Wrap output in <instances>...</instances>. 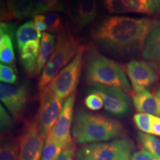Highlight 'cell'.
Returning a JSON list of instances; mask_svg holds the SVG:
<instances>
[{"mask_svg":"<svg viewBox=\"0 0 160 160\" xmlns=\"http://www.w3.org/2000/svg\"><path fill=\"white\" fill-rule=\"evenodd\" d=\"M85 105L91 111H99L104 106L103 100L99 95L89 93L85 99Z\"/></svg>","mask_w":160,"mask_h":160,"instance_id":"29","label":"cell"},{"mask_svg":"<svg viewBox=\"0 0 160 160\" xmlns=\"http://www.w3.org/2000/svg\"><path fill=\"white\" fill-rule=\"evenodd\" d=\"M46 138L38 128L37 120L26 123L19 139V160H41Z\"/></svg>","mask_w":160,"mask_h":160,"instance_id":"8","label":"cell"},{"mask_svg":"<svg viewBox=\"0 0 160 160\" xmlns=\"http://www.w3.org/2000/svg\"><path fill=\"white\" fill-rule=\"evenodd\" d=\"M42 32L37 29L34 22L28 21L24 23L17 30L16 42L19 51L22 50L25 44L31 41L40 42L42 39Z\"/></svg>","mask_w":160,"mask_h":160,"instance_id":"21","label":"cell"},{"mask_svg":"<svg viewBox=\"0 0 160 160\" xmlns=\"http://www.w3.org/2000/svg\"><path fill=\"white\" fill-rule=\"evenodd\" d=\"M0 80L2 83L13 85L17 81V75L13 68L1 64L0 65Z\"/></svg>","mask_w":160,"mask_h":160,"instance_id":"28","label":"cell"},{"mask_svg":"<svg viewBox=\"0 0 160 160\" xmlns=\"http://www.w3.org/2000/svg\"><path fill=\"white\" fill-rule=\"evenodd\" d=\"M33 10L32 17L43 15L53 11H62L63 9L62 0H33Z\"/></svg>","mask_w":160,"mask_h":160,"instance_id":"23","label":"cell"},{"mask_svg":"<svg viewBox=\"0 0 160 160\" xmlns=\"http://www.w3.org/2000/svg\"><path fill=\"white\" fill-rule=\"evenodd\" d=\"M137 139L143 148L151 153L156 159L160 160V140L148 133L138 132Z\"/></svg>","mask_w":160,"mask_h":160,"instance_id":"24","label":"cell"},{"mask_svg":"<svg viewBox=\"0 0 160 160\" xmlns=\"http://www.w3.org/2000/svg\"><path fill=\"white\" fill-rule=\"evenodd\" d=\"M142 55L160 72V19L146 39Z\"/></svg>","mask_w":160,"mask_h":160,"instance_id":"15","label":"cell"},{"mask_svg":"<svg viewBox=\"0 0 160 160\" xmlns=\"http://www.w3.org/2000/svg\"><path fill=\"white\" fill-rule=\"evenodd\" d=\"M153 115L139 113L134 115L133 120L137 127L145 133H151V124Z\"/></svg>","mask_w":160,"mask_h":160,"instance_id":"27","label":"cell"},{"mask_svg":"<svg viewBox=\"0 0 160 160\" xmlns=\"http://www.w3.org/2000/svg\"><path fill=\"white\" fill-rule=\"evenodd\" d=\"M151 134L160 137V117L153 115L152 117Z\"/></svg>","mask_w":160,"mask_h":160,"instance_id":"34","label":"cell"},{"mask_svg":"<svg viewBox=\"0 0 160 160\" xmlns=\"http://www.w3.org/2000/svg\"><path fill=\"white\" fill-rule=\"evenodd\" d=\"M48 33H57L62 31V19L61 16L55 12L43 14Z\"/></svg>","mask_w":160,"mask_h":160,"instance_id":"26","label":"cell"},{"mask_svg":"<svg viewBox=\"0 0 160 160\" xmlns=\"http://www.w3.org/2000/svg\"><path fill=\"white\" fill-rule=\"evenodd\" d=\"M0 120H1V132L5 134L12 128L13 122L12 118L10 117L8 112L6 111L2 105L0 106Z\"/></svg>","mask_w":160,"mask_h":160,"instance_id":"30","label":"cell"},{"mask_svg":"<svg viewBox=\"0 0 160 160\" xmlns=\"http://www.w3.org/2000/svg\"><path fill=\"white\" fill-rule=\"evenodd\" d=\"M63 149L61 144L48 136L45 140L41 160H56Z\"/></svg>","mask_w":160,"mask_h":160,"instance_id":"25","label":"cell"},{"mask_svg":"<svg viewBox=\"0 0 160 160\" xmlns=\"http://www.w3.org/2000/svg\"><path fill=\"white\" fill-rule=\"evenodd\" d=\"M0 99L13 117L19 118L25 109L28 99L27 91L23 87L1 83Z\"/></svg>","mask_w":160,"mask_h":160,"instance_id":"13","label":"cell"},{"mask_svg":"<svg viewBox=\"0 0 160 160\" xmlns=\"http://www.w3.org/2000/svg\"><path fill=\"white\" fill-rule=\"evenodd\" d=\"M33 10V0H7L6 8L2 9L1 19H25L32 16Z\"/></svg>","mask_w":160,"mask_h":160,"instance_id":"16","label":"cell"},{"mask_svg":"<svg viewBox=\"0 0 160 160\" xmlns=\"http://www.w3.org/2000/svg\"><path fill=\"white\" fill-rule=\"evenodd\" d=\"M74 104L75 93H73L65 100L61 113L48 135L49 137L61 144L64 148L73 144L71 131H72L73 118H74L73 117Z\"/></svg>","mask_w":160,"mask_h":160,"instance_id":"10","label":"cell"},{"mask_svg":"<svg viewBox=\"0 0 160 160\" xmlns=\"http://www.w3.org/2000/svg\"><path fill=\"white\" fill-rule=\"evenodd\" d=\"M134 147L131 139L124 137L106 142L92 143L82 147L75 160H131Z\"/></svg>","mask_w":160,"mask_h":160,"instance_id":"5","label":"cell"},{"mask_svg":"<svg viewBox=\"0 0 160 160\" xmlns=\"http://www.w3.org/2000/svg\"><path fill=\"white\" fill-rule=\"evenodd\" d=\"M89 93L99 95L103 100L105 109L113 115H125L131 108L129 97L123 90L105 85H93L91 86Z\"/></svg>","mask_w":160,"mask_h":160,"instance_id":"9","label":"cell"},{"mask_svg":"<svg viewBox=\"0 0 160 160\" xmlns=\"http://www.w3.org/2000/svg\"><path fill=\"white\" fill-rule=\"evenodd\" d=\"M158 20L148 18L110 17L92 32L93 41L103 49L118 54H128L143 50L146 39Z\"/></svg>","mask_w":160,"mask_h":160,"instance_id":"1","label":"cell"},{"mask_svg":"<svg viewBox=\"0 0 160 160\" xmlns=\"http://www.w3.org/2000/svg\"><path fill=\"white\" fill-rule=\"evenodd\" d=\"M97 15V0H79L76 17V23L79 28L88 25L96 19Z\"/></svg>","mask_w":160,"mask_h":160,"instance_id":"20","label":"cell"},{"mask_svg":"<svg viewBox=\"0 0 160 160\" xmlns=\"http://www.w3.org/2000/svg\"><path fill=\"white\" fill-rule=\"evenodd\" d=\"M85 76L91 85L108 86L124 91L131 90V85L122 66L94 49L90 50L88 54Z\"/></svg>","mask_w":160,"mask_h":160,"instance_id":"3","label":"cell"},{"mask_svg":"<svg viewBox=\"0 0 160 160\" xmlns=\"http://www.w3.org/2000/svg\"><path fill=\"white\" fill-rule=\"evenodd\" d=\"M126 72L136 92L146 90L158 79L156 67L143 61L133 60L126 66Z\"/></svg>","mask_w":160,"mask_h":160,"instance_id":"12","label":"cell"},{"mask_svg":"<svg viewBox=\"0 0 160 160\" xmlns=\"http://www.w3.org/2000/svg\"><path fill=\"white\" fill-rule=\"evenodd\" d=\"M56 42H57V36L53 33L44 32L42 36L40 41V47L39 56L37 60V68L36 75H41L44 68L54 50Z\"/></svg>","mask_w":160,"mask_h":160,"instance_id":"19","label":"cell"},{"mask_svg":"<svg viewBox=\"0 0 160 160\" xmlns=\"http://www.w3.org/2000/svg\"><path fill=\"white\" fill-rule=\"evenodd\" d=\"M154 160H159V159H154Z\"/></svg>","mask_w":160,"mask_h":160,"instance_id":"36","label":"cell"},{"mask_svg":"<svg viewBox=\"0 0 160 160\" xmlns=\"http://www.w3.org/2000/svg\"><path fill=\"white\" fill-rule=\"evenodd\" d=\"M64 102L48 88L40 92V106L36 120L39 131L46 139L61 113Z\"/></svg>","mask_w":160,"mask_h":160,"instance_id":"7","label":"cell"},{"mask_svg":"<svg viewBox=\"0 0 160 160\" xmlns=\"http://www.w3.org/2000/svg\"><path fill=\"white\" fill-rule=\"evenodd\" d=\"M15 25L2 22L0 25V61L1 64L15 67L13 39L16 36Z\"/></svg>","mask_w":160,"mask_h":160,"instance_id":"14","label":"cell"},{"mask_svg":"<svg viewBox=\"0 0 160 160\" xmlns=\"http://www.w3.org/2000/svg\"><path fill=\"white\" fill-rule=\"evenodd\" d=\"M74 147L73 144L65 148L56 160H73Z\"/></svg>","mask_w":160,"mask_h":160,"instance_id":"31","label":"cell"},{"mask_svg":"<svg viewBox=\"0 0 160 160\" xmlns=\"http://www.w3.org/2000/svg\"><path fill=\"white\" fill-rule=\"evenodd\" d=\"M33 22H34L37 29L40 32H45L47 31V25H46L43 15H37L33 17Z\"/></svg>","mask_w":160,"mask_h":160,"instance_id":"33","label":"cell"},{"mask_svg":"<svg viewBox=\"0 0 160 160\" xmlns=\"http://www.w3.org/2000/svg\"><path fill=\"white\" fill-rule=\"evenodd\" d=\"M155 158L146 150H141L133 154L131 160H154Z\"/></svg>","mask_w":160,"mask_h":160,"instance_id":"32","label":"cell"},{"mask_svg":"<svg viewBox=\"0 0 160 160\" xmlns=\"http://www.w3.org/2000/svg\"><path fill=\"white\" fill-rule=\"evenodd\" d=\"M40 42L31 41L24 45L20 53V62L28 75L37 73V60L39 56Z\"/></svg>","mask_w":160,"mask_h":160,"instance_id":"18","label":"cell"},{"mask_svg":"<svg viewBox=\"0 0 160 160\" xmlns=\"http://www.w3.org/2000/svg\"><path fill=\"white\" fill-rule=\"evenodd\" d=\"M0 160H19V142L9 136H2Z\"/></svg>","mask_w":160,"mask_h":160,"instance_id":"22","label":"cell"},{"mask_svg":"<svg viewBox=\"0 0 160 160\" xmlns=\"http://www.w3.org/2000/svg\"><path fill=\"white\" fill-rule=\"evenodd\" d=\"M85 51V46H82L71 62L61 70L47 87L59 99L65 100L74 93L81 76Z\"/></svg>","mask_w":160,"mask_h":160,"instance_id":"6","label":"cell"},{"mask_svg":"<svg viewBox=\"0 0 160 160\" xmlns=\"http://www.w3.org/2000/svg\"><path fill=\"white\" fill-rule=\"evenodd\" d=\"M136 110L142 113L160 116V104L157 97L148 90L136 92L133 95Z\"/></svg>","mask_w":160,"mask_h":160,"instance_id":"17","label":"cell"},{"mask_svg":"<svg viewBox=\"0 0 160 160\" xmlns=\"http://www.w3.org/2000/svg\"><path fill=\"white\" fill-rule=\"evenodd\" d=\"M71 133L76 142L82 145L122 138L126 131L117 120L79 110L73 118Z\"/></svg>","mask_w":160,"mask_h":160,"instance_id":"2","label":"cell"},{"mask_svg":"<svg viewBox=\"0 0 160 160\" xmlns=\"http://www.w3.org/2000/svg\"><path fill=\"white\" fill-rule=\"evenodd\" d=\"M108 11L113 13H141L155 15L160 13V0H105Z\"/></svg>","mask_w":160,"mask_h":160,"instance_id":"11","label":"cell"},{"mask_svg":"<svg viewBox=\"0 0 160 160\" xmlns=\"http://www.w3.org/2000/svg\"><path fill=\"white\" fill-rule=\"evenodd\" d=\"M155 96L157 97V99H158V100H159V104H160V85H159V86H158L157 88L156 89Z\"/></svg>","mask_w":160,"mask_h":160,"instance_id":"35","label":"cell"},{"mask_svg":"<svg viewBox=\"0 0 160 160\" xmlns=\"http://www.w3.org/2000/svg\"><path fill=\"white\" fill-rule=\"evenodd\" d=\"M82 45L69 30L59 33L54 50L41 73L39 91L42 92L50 85L58 73L76 57Z\"/></svg>","mask_w":160,"mask_h":160,"instance_id":"4","label":"cell"}]
</instances>
